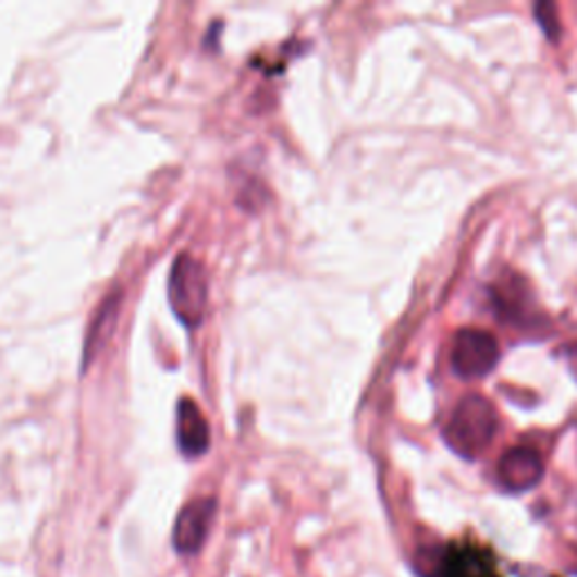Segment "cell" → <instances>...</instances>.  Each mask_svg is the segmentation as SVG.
Returning <instances> with one entry per match:
<instances>
[{
    "label": "cell",
    "instance_id": "6da1fadb",
    "mask_svg": "<svg viewBox=\"0 0 577 577\" xmlns=\"http://www.w3.org/2000/svg\"><path fill=\"white\" fill-rule=\"evenodd\" d=\"M499 429V413L488 397H463L444 425V442L465 461H476L492 444Z\"/></svg>",
    "mask_w": 577,
    "mask_h": 577
},
{
    "label": "cell",
    "instance_id": "7a4b0ae2",
    "mask_svg": "<svg viewBox=\"0 0 577 577\" xmlns=\"http://www.w3.org/2000/svg\"><path fill=\"white\" fill-rule=\"evenodd\" d=\"M170 303L185 326L197 328L208 307V273L192 255H179L170 271Z\"/></svg>",
    "mask_w": 577,
    "mask_h": 577
},
{
    "label": "cell",
    "instance_id": "3957f363",
    "mask_svg": "<svg viewBox=\"0 0 577 577\" xmlns=\"http://www.w3.org/2000/svg\"><path fill=\"white\" fill-rule=\"evenodd\" d=\"M501 359V347L492 332L465 328L452 343V368L463 379H480L490 375Z\"/></svg>",
    "mask_w": 577,
    "mask_h": 577
},
{
    "label": "cell",
    "instance_id": "277c9868",
    "mask_svg": "<svg viewBox=\"0 0 577 577\" xmlns=\"http://www.w3.org/2000/svg\"><path fill=\"white\" fill-rule=\"evenodd\" d=\"M217 512V501L212 496H201L189 501L176 517L174 526V549L179 555H197L206 543L208 530Z\"/></svg>",
    "mask_w": 577,
    "mask_h": 577
},
{
    "label": "cell",
    "instance_id": "5b68a950",
    "mask_svg": "<svg viewBox=\"0 0 577 577\" xmlns=\"http://www.w3.org/2000/svg\"><path fill=\"white\" fill-rule=\"evenodd\" d=\"M543 476V463L530 446H512L499 458L496 478L499 486L510 494L530 492L539 486Z\"/></svg>",
    "mask_w": 577,
    "mask_h": 577
},
{
    "label": "cell",
    "instance_id": "8992f818",
    "mask_svg": "<svg viewBox=\"0 0 577 577\" xmlns=\"http://www.w3.org/2000/svg\"><path fill=\"white\" fill-rule=\"evenodd\" d=\"M431 577H499L488 551L474 547L444 549L431 568Z\"/></svg>",
    "mask_w": 577,
    "mask_h": 577
},
{
    "label": "cell",
    "instance_id": "52a82bcc",
    "mask_svg": "<svg viewBox=\"0 0 577 577\" xmlns=\"http://www.w3.org/2000/svg\"><path fill=\"white\" fill-rule=\"evenodd\" d=\"M176 440L187 458H199L210 446V425L199 404L183 397L176 408Z\"/></svg>",
    "mask_w": 577,
    "mask_h": 577
},
{
    "label": "cell",
    "instance_id": "ba28073f",
    "mask_svg": "<svg viewBox=\"0 0 577 577\" xmlns=\"http://www.w3.org/2000/svg\"><path fill=\"white\" fill-rule=\"evenodd\" d=\"M118 294H113L111 298H107V303L100 307L98 318L93 320V328L88 332V341H86V361L90 359V352L95 345H102V341L109 336L111 328H113V320H115V311H118Z\"/></svg>",
    "mask_w": 577,
    "mask_h": 577
},
{
    "label": "cell",
    "instance_id": "9c48e42d",
    "mask_svg": "<svg viewBox=\"0 0 577 577\" xmlns=\"http://www.w3.org/2000/svg\"><path fill=\"white\" fill-rule=\"evenodd\" d=\"M537 19H539V25H543V29L549 32L551 37L557 35V23L553 21L555 19V8L549 5V3H543V5H537Z\"/></svg>",
    "mask_w": 577,
    "mask_h": 577
},
{
    "label": "cell",
    "instance_id": "30bf717a",
    "mask_svg": "<svg viewBox=\"0 0 577 577\" xmlns=\"http://www.w3.org/2000/svg\"><path fill=\"white\" fill-rule=\"evenodd\" d=\"M566 361H568V368L577 381V345H573L568 352H566Z\"/></svg>",
    "mask_w": 577,
    "mask_h": 577
}]
</instances>
